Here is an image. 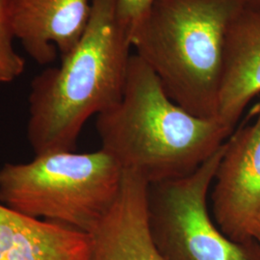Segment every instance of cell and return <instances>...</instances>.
Listing matches in <instances>:
<instances>
[{"label":"cell","instance_id":"277c9868","mask_svg":"<svg viewBox=\"0 0 260 260\" xmlns=\"http://www.w3.org/2000/svg\"><path fill=\"white\" fill-rule=\"evenodd\" d=\"M123 170L101 149L55 151L0 168V202L40 220L91 233L115 203Z\"/></svg>","mask_w":260,"mask_h":260},{"label":"cell","instance_id":"9a60e30c","mask_svg":"<svg viewBox=\"0 0 260 260\" xmlns=\"http://www.w3.org/2000/svg\"><path fill=\"white\" fill-rule=\"evenodd\" d=\"M256 106H258V107H260V103H258V104H257V105H256Z\"/></svg>","mask_w":260,"mask_h":260},{"label":"cell","instance_id":"9c48e42d","mask_svg":"<svg viewBox=\"0 0 260 260\" xmlns=\"http://www.w3.org/2000/svg\"><path fill=\"white\" fill-rule=\"evenodd\" d=\"M260 94V9L243 6L224 42L218 120L234 131L249 103Z\"/></svg>","mask_w":260,"mask_h":260},{"label":"cell","instance_id":"6da1fadb","mask_svg":"<svg viewBox=\"0 0 260 260\" xmlns=\"http://www.w3.org/2000/svg\"><path fill=\"white\" fill-rule=\"evenodd\" d=\"M95 126L102 149L149 185L192 174L233 134L218 118L197 117L173 102L136 54L121 101L96 116Z\"/></svg>","mask_w":260,"mask_h":260},{"label":"cell","instance_id":"4fadbf2b","mask_svg":"<svg viewBox=\"0 0 260 260\" xmlns=\"http://www.w3.org/2000/svg\"><path fill=\"white\" fill-rule=\"evenodd\" d=\"M241 2L244 4V6L260 9V0H241Z\"/></svg>","mask_w":260,"mask_h":260},{"label":"cell","instance_id":"7a4b0ae2","mask_svg":"<svg viewBox=\"0 0 260 260\" xmlns=\"http://www.w3.org/2000/svg\"><path fill=\"white\" fill-rule=\"evenodd\" d=\"M130 48L116 18V0H92L78 44L60 65L44 70L31 82L26 132L35 156L73 151L87 121L121 101Z\"/></svg>","mask_w":260,"mask_h":260},{"label":"cell","instance_id":"ba28073f","mask_svg":"<svg viewBox=\"0 0 260 260\" xmlns=\"http://www.w3.org/2000/svg\"><path fill=\"white\" fill-rule=\"evenodd\" d=\"M91 10L92 0H16V38L36 63L49 65L78 44Z\"/></svg>","mask_w":260,"mask_h":260},{"label":"cell","instance_id":"52a82bcc","mask_svg":"<svg viewBox=\"0 0 260 260\" xmlns=\"http://www.w3.org/2000/svg\"><path fill=\"white\" fill-rule=\"evenodd\" d=\"M149 183L123 171L121 190L91 235L89 260H165L152 240L148 217Z\"/></svg>","mask_w":260,"mask_h":260},{"label":"cell","instance_id":"5b68a950","mask_svg":"<svg viewBox=\"0 0 260 260\" xmlns=\"http://www.w3.org/2000/svg\"><path fill=\"white\" fill-rule=\"evenodd\" d=\"M224 143L192 174L149 185V231L164 259L260 260L259 242L233 241L209 214L208 193Z\"/></svg>","mask_w":260,"mask_h":260},{"label":"cell","instance_id":"7c38bea8","mask_svg":"<svg viewBox=\"0 0 260 260\" xmlns=\"http://www.w3.org/2000/svg\"><path fill=\"white\" fill-rule=\"evenodd\" d=\"M155 0H116V18L129 39L149 14Z\"/></svg>","mask_w":260,"mask_h":260},{"label":"cell","instance_id":"30bf717a","mask_svg":"<svg viewBox=\"0 0 260 260\" xmlns=\"http://www.w3.org/2000/svg\"><path fill=\"white\" fill-rule=\"evenodd\" d=\"M91 248L89 233L0 203V260H89Z\"/></svg>","mask_w":260,"mask_h":260},{"label":"cell","instance_id":"8992f818","mask_svg":"<svg viewBox=\"0 0 260 260\" xmlns=\"http://www.w3.org/2000/svg\"><path fill=\"white\" fill-rule=\"evenodd\" d=\"M252 114L254 121L225 141L212 183V217L233 241L256 240L260 233V107Z\"/></svg>","mask_w":260,"mask_h":260},{"label":"cell","instance_id":"8fae6325","mask_svg":"<svg viewBox=\"0 0 260 260\" xmlns=\"http://www.w3.org/2000/svg\"><path fill=\"white\" fill-rule=\"evenodd\" d=\"M16 0H0V83H11L25 71V59L15 50L14 6Z\"/></svg>","mask_w":260,"mask_h":260},{"label":"cell","instance_id":"5bb4252c","mask_svg":"<svg viewBox=\"0 0 260 260\" xmlns=\"http://www.w3.org/2000/svg\"><path fill=\"white\" fill-rule=\"evenodd\" d=\"M256 240H257V241L259 242V243H260V233H259V234H258V236H257V238H256Z\"/></svg>","mask_w":260,"mask_h":260},{"label":"cell","instance_id":"3957f363","mask_svg":"<svg viewBox=\"0 0 260 260\" xmlns=\"http://www.w3.org/2000/svg\"><path fill=\"white\" fill-rule=\"evenodd\" d=\"M241 0H155L130 38L173 102L217 118L228 27Z\"/></svg>","mask_w":260,"mask_h":260}]
</instances>
